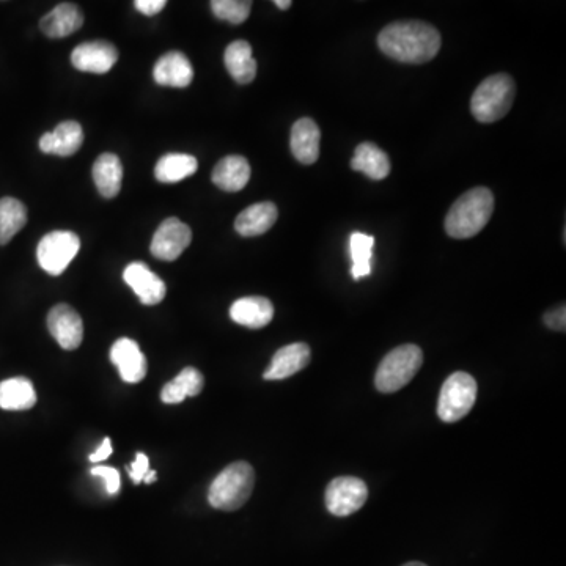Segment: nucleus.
Segmentation results:
<instances>
[{"mask_svg": "<svg viewBox=\"0 0 566 566\" xmlns=\"http://www.w3.org/2000/svg\"><path fill=\"white\" fill-rule=\"evenodd\" d=\"M403 566H427V565H425V563L422 562H409V563H405V565Z\"/></svg>", "mask_w": 566, "mask_h": 566, "instance_id": "nucleus-38", "label": "nucleus"}, {"mask_svg": "<svg viewBox=\"0 0 566 566\" xmlns=\"http://www.w3.org/2000/svg\"><path fill=\"white\" fill-rule=\"evenodd\" d=\"M516 85L508 74H494L478 85L471 100V112L480 123H494L510 112Z\"/></svg>", "mask_w": 566, "mask_h": 566, "instance_id": "nucleus-4", "label": "nucleus"}, {"mask_svg": "<svg viewBox=\"0 0 566 566\" xmlns=\"http://www.w3.org/2000/svg\"><path fill=\"white\" fill-rule=\"evenodd\" d=\"M84 15L81 8L74 4H60L54 10L43 16L40 29L46 37L65 38L81 29Z\"/></svg>", "mask_w": 566, "mask_h": 566, "instance_id": "nucleus-19", "label": "nucleus"}, {"mask_svg": "<svg viewBox=\"0 0 566 566\" xmlns=\"http://www.w3.org/2000/svg\"><path fill=\"white\" fill-rule=\"evenodd\" d=\"M197 169H199V162L194 156L170 153L159 159L155 167V177L159 183H180L192 177Z\"/></svg>", "mask_w": 566, "mask_h": 566, "instance_id": "nucleus-27", "label": "nucleus"}, {"mask_svg": "<svg viewBox=\"0 0 566 566\" xmlns=\"http://www.w3.org/2000/svg\"><path fill=\"white\" fill-rule=\"evenodd\" d=\"M211 180L225 192H239L250 180V166L243 156L232 155L221 159L214 167Z\"/></svg>", "mask_w": 566, "mask_h": 566, "instance_id": "nucleus-20", "label": "nucleus"}, {"mask_svg": "<svg viewBox=\"0 0 566 566\" xmlns=\"http://www.w3.org/2000/svg\"><path fill=\"white\" fill-rule=\"evenodd\" d=\"M494 195L488 188L464 192L445 217V232L455 239L478 235L493 216Z\"/></svg>", "mask_w": 566, "mask_h": 566, "instance_id": "nucleus-2", "label": "nucleus"}, {"mask_svg": "<svg viewBox=\"0 0 566 566\" xmlns=\"http://www.w3.org/2000/svg\"><path fill=\"white\" fill-rule=\"evenodd\" d=\"M166 0H136L134 7L145 16H155L166 7Z\"/></svg>", "mask_w": 566, "mask_h": 566, "instance_id": "nucleus-34", "label": "nucleus"}, {"mask_svg": "<svg viewBox=\"0 0 566 566\" xmlns=\"http://www.w3.org/2000/svg\"><path fill=\"white\" fill-rule=\"evenodd\" d=\"M205 386V379L197 368H184L183 372L162 389L161 400L167 405H178L186 397H197Z\"/></svg>", "mask_w": 566, "mask_h": 566, "instance_id": "nucleus-26", "label": "nucleus"}, {"mask_svg": "<svg viewBox=\"0 0 566 566\" xmlns=\"http://www.w3.org/2000/svg\"><path fill=\"white\" fill-rule=\"evenodd\" d=\"M254 486V467L246 461H236L214 478L208 491V502L217 510H238L250 499Z\"/></svg>", "mask_w": 566, "mask_h": 566, "instance_id": "nucleus-3", "label": "nucleus"}, {"mask_svg": "<svg viewBox=\"0 0 566 566\" xmlns=\"http://www.w3.org/2000/svg\"><path fill=\"white\" fill-rule=\"evenodd\" d=\"M310 364V348L306 343H291L283 346L272 357L271 365L263 378L268 381H279L301 372Z\"/></svg>", "mask_w": 566, "mask_h": 566, "instance_id": "nucleus-14", "label": "nucleus"}, {"mask_svg": "<svg viewBox=\"0 0 566 566\" xmlns=\"http://www.w3.org/2000/svg\"><path fill=\"white\" fill-rule=\"evenodd\" d=\"M324 497H326V507L331 515L350 516L364 507L368 499V488L361 478H334L329 483Z\"/></svg>", "mask_w": 566, "mask_h": 566, "instance_id": "nucleus-8", "label": "nucleus"}, {"mask_svg": "<svg viewBox=\"0 0 566 566\" xmlns=\"http://www.w3.org/2000/svg\"><path fill=\"white\" fill-rule=\"evenodd\" d=\"M81 250V239L76 233L51 232L41 238L37 247L38 265L51 276H60L67 271L71 261Z\"/></svg>", "mask_w": 566, "mask_h": 566, "instance_id": "nucleus-7", "label": "nucleus"}, {"mask_svg": "<svg viewBox=\"0 0 566 566\" xmlns=\"http://www.w3.org/2000/svg\"><path fill=\"white\" fill-rule=\"evenodd\" d=\"M423 364V353L417 345H401L384 357L376 370V389L394 394L411 383Z\"/></svg>", "mask_w": 566, "mask_h": 566, "instance_id": "nucleus-5", "label": "nucleus"}, {"mask_svg": "<svg viewBox=\"0 0 566 566\" xmlns=\"http://www.w3.org/2000/svg\"><path fill=\"white\" fill-rule=\"evenodd\" d=\"M544 324L552 331H565L566 329V310L565 306L557 307L551 312L544 313Z\"/></svg>", "mask_w": 566, "mask_h": 566, "instance_id": "nucleus-33", "label": "nucleus"}, {"mask_svg": "<svg viewBox=\"0 0 566 566\" xmlns=\"http://www.w3.org/2000/svg\"><path fill=\"white\" fill-rule=\"evenodd\" d=\"M150 461H148V456L145 453L139 452L136 455V461H134L131 466H128L129 477L133 480L136 485L144 482L145 475L150 471Z\"/></svg>", "mask_w": 566, "mask_h": 566, "instance_id": "nucleus-32", "label": "nucleus"}, {"mask_svg": "<svg viewBox=\"0 0 566 566\" xmlns=\"http://www.w3.org/2000/svg\"><path fill=\"white\" fill-rule=\"evenodd\" d=\"M277 206L272 202L255 203L236 217L235 230L241 236H260L276 224Z\"/></svg>", "mask_w": 566, "mask_h": 566, "instance_id": "nucleus-21", "label": "nucleus"}, {"mask_svg": "<svg viewBox=\"0 0 566 566\" xmlns=\"http://www.w3.org/2000/svg\"><path fill=\"white\" fill-rule=\"evenodd\" d=\"M442 40L438 30L422 21H398L384 27L378 46L390 59L403 63H427L438 56Z\"/></svg>", "mask_w": 566, "mask_h": 566, "instance_id": "nucleus-1", "label": "nucleus"}, {"mask_svg": "<svg viewBox=\"0 0 566 566\" xmlns=\"http://www.w3.org/2000/svg\"><path fill=\"white\" fill-rule=\"evenodd\" d=\"M84 142V131L78 122L68 120L60 123L52 133H46L40 139V150L46 155L68 158L78 153Z\"/></svg>", "mask_w": 566, "mask_h": 566, "instance_id": "nucleus-17", "label": "nucleus"}, {"mask_svg": "<svg viewBox=\"0 0 566 566\" xmlns=\"http://www.w3.org/2000/svg\"><path fill=\"white\" fill-rule=\"evenodd\" d=\"M93 180L100 194L106 199H114L122 191L123 166L117 155L104 153L96 159L93 166Z\"/></svg>", "mask_w": 566, "mask_h": 566, "instance_id": "nucleus-24", "label": "nucleus"}, {"mask_svg": "<svg viewBox=\"0 0 566 566\" xmlns=\"http://www.w3.org/2000/svg\"><path fill=\"white\" fill-rule=\"evenodd\" d=\"M224 62L228 73L238 84H250L257 76V62L247 41L230 43L225 49Z\"/></svg>", "mask_w": 566, "mask_h": 566, "instance_id": "nucleus-22", "label": "nucleus"}, {"mask_svg": "<svg viewBox=\"0 0 566 566\" xmlns=\"http://www.w3.org/2000/svg\"><path fill=\"white\" fill-rule=\"evenodd\" d=\"M274 5H276L277 8H280V10H288V8L291 7V0H276Z\"/></svg>", "mask_w": 566, "mask_h": 566, "instance_id": "nucleus-36", "label": "nucleus"}, {"mask_svg": "<svg viewBox=\"0 0 566 566\" xmlns=\"http://www.w3.org/2000/svg\"><path fill=\"white\" fill-rule=\"evenodd\" d=\"M475 400H477V381L469 373H453L445 379L439 395V419L445 423L458 422L474 408Z\"/></svg>", "mask_w": 566, "mask_h": 566, "instance_id": "nucleus-6", "label": "nucleus"}, {"mask_svg": "<svg viewBox=\"0 0 566 566\" xmlns=\"http://www.w3.org/2000/svg\"><path fill=\"white\" fill-rule=\"evenodd\" d=\"M48 329L63 350H76L84 339L82 318L73 307L67 304L52 307L48 315Z\"/></svg>", "mask_w": 566, "mask_h": 566, "instance_id": "nucleus-10", "label": "nucleus"}, {"mask_svg": "<svg viewBox=\"0 0 566 566\" xmlns=\"http://www.w3.org/2000/svg\"><path fill=\"white\" fill-rule=\"evenodd\" d=\"M321 131L312 118H301L291 128V153L301 164L312 166L320 156Z\"/></svg>", "mask_w": 566, "mask_h": 566, "instance_id": "nucleus-16", "label": "nucleus"}, {"mask_svg": "<svg viewBox=\"0 0 566 566\" xmlns=\"http://www.w3.org/2000/svg\"><path fill=\"white\" fill-rule=\"evenodd\" d=\"M191 241L192 232L189 225L184 224L177 217H170L156 230L151 241V254L159 260H177L184 250L188 249Z\"/></svg>", "mask_w": 566, "mask_h": 566, "instance_id": "nucleus-9", "label": "nucleus"}, {"mask_svg": "<svg viewBox=\"0 0 566 566\" xmlns=\"http://www.w3.org/2000/svg\"><path fill=\"white\" fill-rule=\"evenodd\" d=\"M153 78L156 84L164 87L184 89L194 79V68L183 52L170 51L156 62Z\"/></svg>", "mask_w": 566, "mask_h": 566, "instance_id": "nucleus-15", "label": "nucleus"}, {"mask_svg": "<svg viewBox=\"0 0 566 566\" xmlns=\"http://www.w3.org/2000/svg\"><path fill=\"white\" fill-rule=\"evenodd\" d=\"M230 318L249 329L265 328L274 318V306L269 299L261 296H247L233 302Z\"/></svg>", "mask_w": 566, "mask_h": 566, "instance_id": "nucleus-18", "label": "nucleus"}, {"mask_svg": "<svg viewBox=\"0 0 566 566\" xmlns=\"http://www.w3.org/2000/svg\"><path fill=\"white\" fill-rule=\"evenodd\" d=\"M90 474L93 477L103 478L104 483H106L107 493L111 494V496L120 493V474L114 467L96 466L93 467Z\"/></svg>", "mask_w": 566, "mask_h": 566, "instance_id": "nucleus-31", "label": "nucleus"}, {"mask_svg": "<svg viewBox=\"0 0 566 566\" xmlns=\"http://www.w3.org/2000/svg\"><path fill=\"white\" fill-rule=\"evenodd\" d=\"M351 169L365 173L370 180H384L389 177L390 173L389 156L378 145L364 142L354 151Z\"/></svg>", "mask_w": 566, "mask_h": 566, "instance_id": "nucleus-23", "label": "nucleus"}, {"mask_svg": "<svg viewBox=\"0 0 566 566\" xmlns=\"http://www.w3.org/2000/svg\"><path fill=\"white\" fill-rule=\"evenodd\" d=\"M111 361L118 368L123 381L137 384L147 376V359L134 340L123 337L112 346Z\"/></svg>", "mask_w": 566, "mask_h": 566, "instance_id": "nucleus-13", "label": "nucleus"}, {"mask_svg": "<svg viewBox=\"0 0 566 566\" xmlns=\"http://www.w3.org/2000/svg\"><path fill=\"white\" fill-rule=\"evenodd\" d=\"M26 224L27 210L23 202L13 197L0 199V246L10 243Z\"/></svg>", "mask_w": 566, "mask_h": 566, "instance_id": "nucleus-28", "label": "nucleus"}, {"mask_svg": "<svg viewBox=\"0 0 566 566\" xmlns=\"http://www.w3.org/2000/svg\"><path fill=\"white\" fill-rule=\"evenodd\" d=\"M37 405V392L27 378H10L0 383V409L27 411Z\"/></svg>", "mask_w": 566, "mask_h": 566, "instance_id": "nucleus-25", "label": "nucleus"}, {"mask_svg": "<svg viewBox=\"0 0 566 566\" xmlns=\"http://www.w3.org/2000/svg\"><path fill=\"white\" fill-rule=\"evenodd\" d=\"M123 279L145 306H156L166 298V283L142 261L126 266Z\"/></svg>", "mask_w": 566, "mask_h": 566, "instance_id": "nucleus-12", "label": "nucleus"}, {"mask_svg": "<svg viewBox=\"0 0 566 566\" xmlns=\"http://www.w3.org/2000/svg\"><path fill=\"white\" fill-rule=\"evenodd\" d=\"M118 62V51L109 41L82 43L71 54V63L84 73H109Z\"/></svg>", "mask_w": 566, "mask_h": 566, "instance_id": "nucleus-11", "label": "nucleus"}, {"mask_svg": "<svg viewBox=\"0 0 566 566\" xmlns=\"http://www.w3.org/2000/svg\"><path fill=\"white\" fill-rule=\"evenodd\" d=\"M156 478H158V475H156L155 471H148L147 475H145L144 482L150 485V483L156 482Z\"/></svg>", "mask_w": 566, "mask_h": 566, "instance_id": "nucleus-37", "label": "nucleus"}, {"mask_svg": "<svg viewBox=\"0 0 566 566\" xmlns=\"http://www.w3.org/2000/svg\"><path fill=\"white\" fill-rule=\"evenodd\" d=\"M112 455V442L109 438H104V441L101 442L100 447L96 449L95 453L90 455L89 460L92 463H100V461H106L109 456Z\"/></svg>", "mask_w": 566, "mask_h": 566, "instance_id": "nucleus-35", "label": "nucleus"}, {"mask_svg": "<svg viewBox=\"0 0 566 566\" xmlns=\"http://www.w3.org/2000/svg\"><path fill=\"white\" fill-rule=\"evenodd\" d=\"M211 10L214 16L230 24H243L252 10L250 0H213Z\"/></svg>", "mask_w": 566, "mask_h": 566, "instance_id": "nucleus-30", "label": "nucleus"}, {"mask_svg": "<svg viewBox=\"0 0 566 566\" xmlns=\"http://www.w3.org/2000/svg\"><path fill=\"white\" fill-rule=\"evenodd\" d=\"M375 238L365 233L354 232L350 238V254L353 260L351 276L354 280L364 279L372 274V258Z\"/></svg>", "mask_w": 566, "mask_h": 566, "instance_id": "nucleus-29", "label": "nucleus"}]
</instances>
